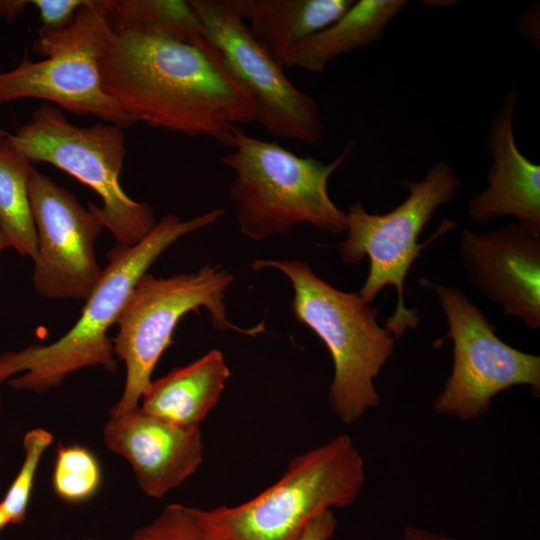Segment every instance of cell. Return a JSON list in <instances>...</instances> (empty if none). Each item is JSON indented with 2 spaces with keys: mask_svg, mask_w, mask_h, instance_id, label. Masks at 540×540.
<instances>
[{
  "mask_svg": "<svg viewBox=\"0 0 540 540\" xmlns=\"http://www.w3.org/2000/svg\"><path fill=\"white\" fill-rule=\"evenodd\" d=\"M99 70L104 91L135 123L228 146L236 127L259 120L255 100L207 40L112 23Z\"/></svg>",
  "mask_w": 540,
  "mask_h": 540,
  "instance_id": "1",
  "label": "cell"
},
{
  "mask_svg": "<svg viewBox=\"0 0 540 540\" xmlns=\"http://www.w3.org/2000/svg\"><path fill=\"white\" fill-rule=\"evenodd\" d=\"M223 213L215 208L188 220L168 214L136 245H115L107 253L108 264L74 326L51 344H33L1 354L0 384L43 393L81 369L102 367L115 372L117 362L108 331L117 323L137 282L177 240L212 225Z\"/></svg>",
  "mask_w": 540,
  "mask_h": 540,
  "instance_id": "2",
  "label": "cell"
},
{
  "mask_svg": "<svg viewBox=\"0 0 540 540\" xmlns=\"http://www.w3.org/2000/svg\"><path fill=\"white\" fill-rule=\"evenodd\" d=\"M353 145L349 142L325 164L236 127L228 143L231 151L221 162L234 173L229 195L240 232L254 241L288 234L302 223L323 232H346L347 213L332 201L328 183Z\"/></svg>",
  "mask_w": 540,
  "mask_h": 540,
  "instance_id": "3",
  "label": "cell"
},
{
  "mask_svg": "<svg viewBox=\"0 0 540 540\" xmlns=\"http://www.w3.org/2000/svg\"><path fill=\"white\" fill-rule=\"evenodd\" d=\"M251 268H273L289 279L295 319L310 328L330 352L334 375L328 399L340 421L351 425L378 407L381 398L374 380L392 356L395 338L378 324L377 308L358 293L333 287L304 261L253 260Z\"/></svg>",
  "mask_w": 540,
  "mask_h": 540,
  "instance_id": "4",
  "label": "cell"
},
{
  "mask_svg": "<svg viewBox=\"0 0 540 540\" xmlns=\"http://www.w3.org/2000/svg\"><path fill=\"white\" fill-rule=\"evenodd\" d=\"M365 462L352 438L340 434L291 459L283 475L236 506L201 509L216 540H299L312 520L359 497Z\"/></svg>",
  "mask_w": 540,
  "mask_h": 540,
  "instance_id": "5",
  "label": "cell"
},
{
  "mask_svg": "<svg viewBox=\"0 0 540 540\" xmlns=\"http://www.w3.org/2000/svg\"><path fill=\"white\" fill-rule=\"evenodd\" d=\"M233 276L220 266L206 264L194 273L156 278L146 273L137 282L117 321L112 339L115 357L124 362L126 378L119 401L109 416L139 407L152 382L153 371L173 342L179 321L200 307L208 310L215 329L255 336L265 332L264 323L248 329L231 323L224 297Z\"/></svg>",
  "mask_w": 540,
  "mask_h": 540,
  "instance_id": "6",
  "label": "cell"
},
{
  "mask_svg": "<svg viewBox=\"0 0 540 540\" xmlns=\"http://www.w3.org/2000/svg\"><path fill=\"white\" fill-rule=\"evenodd\" d=\"M7 142L29 163L51 164L94 190L102 206L89 205L117 246L136 245L156 225L151 206L130 198L120 185L124 129L108 123L79 127L59 108L45 103L15 134L8 135Z\"/></svg>",
  "mask_w": 540,
  "mask_h": 540,
  "instance_id": "7",
  "label": "cell"
},
{
  "mask_svg": "<svg viewBox=\"0 0 540 540\" xmlns=\"http://www.w3.org/2000/svg\"><path fill=\"white\" fill-rule=\"evenodd\" d=\"M407 197L394 209L384 214L367 212L359 200L352 203L347 213V235L337 244L346 264H357L366 256L370 261L369 272L360 298L371 304L386 286L397 292L395 312L387 319L385 328L399 339L407 330L419 324V314L404 304V283L412 264L425 244L418 237L436 210L452 202L461 181L454 168L439 161L418 181L403 180Z\"/></svg>",
  "mask_w": 540,
  "mask_h": 540,
  "instance_id": "8",
  "label": "cell"
},
{
  "mask_svg": "<svg viewBox=\"0 0 540 540\" xmlns=\"http://www.w3.org/2000/svg\"><path fill=\"white\" fill-rule=\"evenodd\" d=\"M111 33L106 0H87L67 27L39 31L33 50L45 59L33 62L24 57L15 68L0 73V103L42 99L122 129L136 124L102 87L99 62Z\"/></svg>",
  "mask_w": 540,
  "mask_h": 540,
  "instance_id": "9",
  "label": "cell"
},
{
  "mask_svg": "<svg viewBox=\"0 0 540 540\" xmlns=\"http://www.w3.org/2000/svg\"><path fill=\"white\" fill-rule=\"evenodd\" d=\"M419 283L437 295L453 343V366L433 409L439 415L471 420L486 413L498 393L517 385L540 393V357L511 347L495 333L480 308L458 288Z\"/></svg>",
  "mask_w": 540,
  "mask_h": 540,
  "instance_id": "10",
  "label": "cell"
},
{
  "mask_svg": "<svg viewBox=\"0 0 540 540\" xmlns=\"http://www.w3.org/2000/svg\"><path fill=\"white\" fill-rule=\"evenodd\" d=\"M204 37L259 109L258 123L273 137L319 143L324 126L318 105L298 89L256 40L237 0H187Z\"/></svg>",
  "mask_w": 540,
  "mask_h": 540,
  "instance_id": "11",
  "label": "cell"
},
{
  "mask_svg": "<svg viewBox=\"0 0 540 540\" xmlns=\"http://www.w3.org/2000/svg\"><path fill=\"white\" fill-rule=\"evenodd\" d=\"M28 192L37 233L35 291L47 299L85 301L102 273L95 257L100 218L33 165Z\"/></svg>",
  "mask_w": 540,
  "mask_h": 540,
  "instance_id": "12",
  "label": "cell"
},
{
  "mask_svg": "<svg viewBox=\"0 0 540 540\" xmlns=\"http://www.w3.org/2000/svg\"><path fill=\"white\" fill-rule=\"evenodd\" d=\"M459 251L480 295L527 328L540 327V233L518 222L487 233L465 229Z\"/></svg>",
  "mask_w": 540,
  "mask_h": 540,
  "instance_id": "13",
  "label": "cell"
},
{
  "mask_svg": "<svg viewBox=\"0 0 540 540\" xmlns=\"http://www.w3.org/2000/svg\"><path fill=\"white\" fill-rule=\"evenodd\" d=\"M103 436L107 448L129 462L139 488L150 498L182 486L203 460L200 426L175 424L139 407L109 416Z\"/></svg>",
  "mask_w": 540,
  "mask_h": 540,
  "instance_id": "14",
  "label": "cell"
},
{
  "mask_svg": "<svg viewBox=\"0 0 540 540\" xmlns=\"http://www.w3.org/2000/svg\"><path fill=\"white\" fill-rule=\"evenodd\" d=\"M518 94L513 85L493 117L485 139L492 156L488 186L468 202V214L478 223L514 216L518 223L540 233V165L519 150L514 135Z\"/></svg>",
  "mask_w": 540,
  "mask_h": 540,
  "instance_id": "15",
  "label": "cell"
},
{
  "mask_svg": "<svg viewBox=\"0 0 540 540\" xmlns=\"http://www.w3.org/2000/svg\"><path fill=\"white\" fill-rule=\"evenodd\" d=\"M230 377L223 353L212 349L192 363L152 380L139 408L183 426H200L219 403Z\"/></svg>",
  "mask_w": 540,
  "mask_h": 540,
  "instance_id": "16",
  "label": "cell"
},
{
  "mask_svg": "<svg viewBox=\"0 0 540 540\" xmlns=\"http://www.w3.org/2000/svg\"><path fill=\"white\" fill-rule=\"evenodd\" d=\"M354 0H238L256 40L283 66L300 43L341 17Z\"/></svg>",
  "mask_w": 540,
  "mask_h": 540,
  "instance_id": "17",
  "label": "cell"
},
{
  "mask_svg": "<svg viewBox=\"0 0 540 540\" xmlns=\"http://www.w3.org/2000/svg\"><path fill=\"white\" fill-rule=\"evenodd\" d=\"M405 0H359L336 21L295 47L283 67L320 73L335 59L379 41Z\"/></svg>",
  "mask_w": 540,
  "mask_h": 540,
  "instance_id": "18",
  "label": "cell"
},
{
  "mask_svg": "<svg viewBox=\"0 0 540 540\" xmlns=\"http://www.w3.org/2000/svg\"><path fill=\"white\" fill-rule=\"evenodd\" d=\"M32 165L7 141L0 147V227L10 248L34 260L37 233L28 192Z\"/></svg>",
  "mask_w": 540,
  "mask_h": 540,
  "instance_id": "19",
  "label": "cell"
},
{
  "mask_svg": "<svg viewBox=\"0 0 540 540\" xmlns=\"http://www.w3.org/2000/svg\"><path fill=\"white\" fill-rule=\"evenodd\" d=\"M106 6L115 26L154 31L191 43L206 40L188 1L106 0Z\"/></svg>",
  "mask_w": 540,
  "mask_h": 540,
  "instance_id": "20",
  "label": "cell"
},
{
  "mask_svg": "<svg viewBox=\"0 0 540 540\" xmlns=\"http://www.w3.org/2000/svg\"><path fill=\"white\" fill-rule=\"evenodd\" d=\"M102 482L96 456L78 443L59 445L52 472V486L63 501L78 504L90 500Z\"/></svg>",
  "mask_w": 540,
  "mask_h": 540,
  "instance_id": "21",
  "label": "cell"
},
{
  "mask_svg": "<svg viewBox=\"0 0 540 540\" xmlns=\"http://www.w3.org/2000/svg\"><path fill=\"white\" fill-rule=\"evenodd\" d=\"M53 439V434L43 428H34L25 433L22 464L0 501V509L6 514L10 524H21L26 520L38 466Z\"/></svg>",
  "mask_w": 540,
  "mask_h": 540,
  "instance_id": "22",
  "label": "cell"
},
{
  "mask_svg": "<svg viewBox=\"0 0 540 540\" xmlns=\"http://www.w3.org/2000/svg\"><path fill=\"white\" fill-rule=\"evenodd\" d=\"M126 540H216L207 528L201 509L179 503L167 505L150 523Z\"/></svg>",
  "mask_w": 540,
  "mask_h": 540,
  "instance_id": "23",
  "label": "cell"
},
{
  "mask_svg": "<svg viewBox=\"0 0 540 540\" xmlns=\"http://www.w3.org/2000/svg\"><path fill=\"white\" fill-rule=\"evenodd\" d=\"M87 0H32L40 16V30H60L71 24L78 9Z\"/></svg>",
  "mask_w": 540,
  "mask_h": 540,
  "instance_id": "24",
  "label": "cell"
},
{
  "mask_svg": "<svg viewBox=\"0 0 540 540\" xmlns=\"http://www.w3.org/2000/svg\"><path fill=\"white\" fill-rule=\"evenodd\" d=\"M337 526V519L333 510L320 514L303 531L299 540H330Z\"/></svg>",
  "mask_w": 540,
  "mask_h": 540,
  "instance_id": "25",
  "label": "cell"
},
{
  "mask_svg": "<svg viewBox=\"0 0 540 540\" xmlns=\"http://www.w3.org/2000/svg\"><path fill=\"white\" fill-rule=\"evenodd\" d=\"M29 4L27 0H0V18L10 22L20 16Z\"/></svg>",
  "mask_w": 540,
  "mask_h": 540,
  "instance_id": "26",
  "label": "cell"
},
{
  "mask_svg": "<svg viewBox=\"0 0 540 540\" xmlns=\"http://www.w3.org/2000/svg\"><path fill=\"white\" fill-rule=\"evenodd\" d=\"M404 540H456V539L450 536L430 532L428 530H424L420 528L405 527Z\"/></svg>",
  "mask_w": 540,
  "mask_h": 540,
  "instance_id": "27",
  "label": "cell"
},
{
  "mask_svg": "<svg viewBox=\"0 0 540 540\" xmlns=\"http://www.w3.org/2000/svg\"><path fill=\"white\" fill-rule=\"evenodd\" d=\"M10 524V521L6 514L0 509V531L3 530L7 525Z\"/></svg>",
  "mask_w": 540,
  "mask_h": 540,
  "instance_id": "28",
  "label": "cell"
},
{
  "mask_svg": "<svg viewBox=\"0 0 540 540\" xmlns=\"http://www.w3.org/2000/svg\"><path fill=\"white\" fill-rule=\"evenodd\" d=\"M6 248H9L8 246V243H7V240L3 234V231L0 227V255L2 253L3 250H5Z\"/></svg>",
  "mask_w": 540,
  "mask_h": 540,
  "instance_id": "29",
  "label": "cell"
},
{
  "mask_svg": "<svg viewBox=\"0 0 540 540\" xmlns=\"http://www.w3.org/2000/svg\"><path fill=\"white\" fill-rule=\"evenodd\" d=\"M9 133L0 128V147L7 141Z\"/></svg>",
  "mask_w": 540,
  "mask_h": 540,
  "instance_id": "30",
  "label": "cell"
},
{
  "mask_svg": "<svg viewBox=\"0 0 540 540\" xmlns=\"http://www.w3.org/2000/svg\"><path fill=\"white\" fill-rule=\"evenodd\" d=\"M1 405H2V403H1V398H0V410H1Z\"/></svg>",
  "mask_w": 540,
  "mask_h": 540,
  "instance_id": "31",
  "label": "cell"
}]
</instances>
